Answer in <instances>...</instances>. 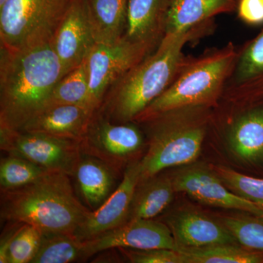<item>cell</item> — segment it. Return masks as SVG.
<instances>
[{
    "instance_id": "2",
    "label": "cell",
    "mask_w": 263,
    "mask_h": 263,
    "mask_svg": "<svg viewBox=\"0 0 263 263\" xmlns=\"http://www.w3.org/2000/svg\"><path fill=\"white\" fill-rule=\"evenodd\" d=\"M196 32L164 34L155 51L108 89L97 111L114 123L134 122L179 75L186 63L183 48Z\"/></svg>"
},
{
    "instance_id": "7",
    "label": "cell",
    "mask_w": 263,
    "mask_h": 263,
    "mask_svg": "<svg viewBox=\"0 0 263 263\" xmlns=\"http://www.w3.org/2000/svg\"><path fill=\"white\" fill-rule=\"evenodd\" d=\"M133 123H114L96 110L80 141L81 152L124 174L145 145L143 133Z\"/></svg>"
},
{
    "instance_id": "23",
    "label": "cell",
    "mask_w": 263,
    "mask_h": 263,
    "mask_svg": "<svg viewBox=\"0 0 263 263\" xmlns=\"http://www.w3.org/2000/svg\"><path fill=\"white\" fill-rule=\"evenodd\" d=\"M57 105H81L95 110L89 100L87 57L80 65L62 78L53 88L46 108Z\"/></svg>"
},
{
    "instance_id": "8",
    "label": "cell",
    "mask_w": 263,
    "mask_h": 263,
    "mask_svg": "<svg viewBox=\"0 0 263 263\" xmlns=\"http://www.w3.org/2000/svg\"><path fill=\"white\" fill-rule=\"evenodd\" d=\"M0 147L8 155L18 156L48 171L70 177L82 155L80 142L23 130L0 129Z\"/></svg>"
},
{
    "instance_id": "1",
    "label": "cell",
    "mask_w": 263,
    "mask_h": 263,
    "mask_svg": "<svg viewBox=\"0 0 263 263\" xmlns=\"http://www.w3.org/2000/svg\"><path fill=\"white\" fill-rule=\"evenodd\" d=\"M63 77L52 43L20 51L0 48V129H22L46 108Z\"/></svg>"
},
{
    "instance_id": "33",
    "label": "cell",
    "mask_w": 263,
    "mask_h": 263,
    "mask_svg": "<svg viewBox=\"0 0 263 263\" xmlns=\"http://www.w3.org/2000/svg\"><path fill=\"white\" fill-rule=\"evenodd\" d=\"M235 2H236V1H237V0H235Z\"/></svg>"
},
{
    "instance_id": "3",
    "label": "cell",
    "mask_w": 263,
    "mask_h": 263,
    "mask_svg": "<svg viewBox=\"0 0 263 263\" xmlns=\"http://www.w3.org/2000/svg\"><path fill=\"white\" fill-rule=\"evenodd\" d=\"M70 178L48 171L26 186L1 191V220L30 224L43 233L74 234L91 211L76 196Z\"/></svg>"
},
{
    "instance_id": "24",
    "label": "cell",
    "mask_w": 263,
    "mask_h": 263,
    "mask_svg": "<svg viewBox=\"0 0 263 263\" xmlns=\"http://www.w3.org/2000/svg\"><path fill=\"white\" fill-rule=\"evenodd\" d=\"M185 263H263V252L238 245L179 249Z\"/></svg>"
},
{
    "instance_id": "18",
    "label": "cell",
    "mask_w": 263,
    "mask_h": 263,
    "mask_svg": "<svg viewBox=\"0 0 263 263\" xmlns=\"http://www.w3.org/2000/svg\"><path fill=\"white\" fill-rule=\"evenodd\" d=\"M235 0H171L164 34H176L196 28L212 17L234 9Z\"/></svg>"
},
{
    "instance_id": "32",
    "label": "cell",
    "mask_w": 263,
    "mask_h": 263,
    "mask_svg": "<svg viewBox=\"0 0 263 263\" xmlns=\"http://www.w3.org/2000/svg\"><path fill=\"white\" fill-rule=\"evenodd\" d=\"M5 1H6V0H0V6H2V5L4 4Z\"/></svg>"
},
{
    "instance_id": "15",
    "label": "cell",
    "mask_w": 263,
    "mask_h": 263,
    "mask_svg": "<svg viewBox=\"0 0 263 263\" xmlns=\"http://www.w3.org/2000/svg\"><path fill=\"white\" fill-rule=\"evenodd\" d=\"M96 110L76 105L47 107L20 130L80 142Z\"/></svg>"
},
{
    "instance_id": "22",
    "label": "cell",
    "mask_w": 263,
    "mask_h": 263,
    "mask_svg": "<svg viewBox=\"0 0 263 263\" xmlns=\"http://www.w3.org/2000/svg\"><path fill=\"white\" fill-rule=\"evenodd\" d=\"M86 260L84 241L71 233H43L31 263H69Z\"/></svg>"
},
{
    "instance_id": "27",
    "label": "cell",
    "mask_w": 263,
    "mask_h": 263,
    "mask_svg": "<svg viewBox=\"0 0 263 263\" xmlns=\"http://www.w3.org/2000/svg\"><path fill=\"white\" fill-rule=\"evenodd\" d=\"M212 170L233 193L263 209V179L240 174L226 166H214Z\"/></svg>"
},
{
    "instance_id": "21",
    "label": "cell",
    "mask_w": 263,
    "mask_h": 263,
    "mask_svg": "<svg viewBox=\"0 0 263 263\" xmlns=\"http://www.w3.org/2000/svg\"><path fill=\"white\" fill-rule=\"evenodd\" d=\"M97 43L122 39L127 23L128 0H87Z\"/></svg>"
},
{
    "instance_id": "9",
    "label": "cell",
    "mask_w": 263,
    "mask_h": 263,
    "mask_svg": "<svg viewBox=\"0 0 263 263\" xmlns=\"http://www.w3.org/2000/svg\"><path fill=\"white\" fill-rule=\"evenodd\" d=\"M153 51L124 37L110 44L96 43L87 57L91 107L98 110L108 89Z\"/></svg>"
},
{
    "instance_id": "13",
    "label": "cell",
    "mask_w": 263,
    "mask_h": 263,
    "mask_svg": "<svg viewBox=\"0 0 263 263\" xmlns=\"http://www.w3.org/2000/svg\"><path fill=\"white\" fill-rule=\"evenodd\" d=\"M140 160L128 164L113 193L97 210L90 212L74 235L81 241L122 226L128 221L133 195L140 181Z\"/></svg>"
},
{
    "instance_id": "10",
    "label": "cell",
    "mask_w": 263,
    "mask_h": 263,
    "mask_svg": "<svg viewBox=\"0 0 263 263\" xmlns=\"http://www.w3.org/2000/svg\"><path fill=\"white\" fill-rule=\"evenodd\" d=\"M88 259L99 252L110 249H168L177 250L171 229L165 223L152 219H133L84 240Z\"/></svg>"
},
{
    "instance_id": "11",
    "label": "cell",
    "mask_w": 263,
    "mask_h": 263,
    "mask_svg": "<svg viewBox=\"0 0 263 263\" xmlns=\"http://www.w3.org/2000/svg\"><path fill=\"white\" fill-rule=\"evenodd\" d=\"M51 43L64 76L89 56L97 43L87 0H70Z\"/></svg>"
},
{
    "instance_id": "12",
    "label": "cell",
    "mask_w": 263,
    "mask_h": 263,
    "mask_svg": "<svg viewBox=\"0 0 263 263\" xmlns=\"http://www.w3.org/2000/svg\"><path fill=\"white\" fill-rule=\"evenodd\" d=\"M175 191L187 194L202 203L262 216L263 209L230 191L213 170L202 166L182 169L172 178Z\"/></svg>"
},
{
    "instance_id": "19",
    "label": "cell",
    "mask_w": 263,
    "mask_h": 263,
    "mask_svg": "<svg viewBox=\"0 0 263 263\" xmlns=\"http://www.w3.org/2000/svg\"><path fill=\"white\" fill-rule=\"evenodd\" d=\"M230 149L248 164L263 162V109H254L238 118L229 135Z\"/></svg>"
},
{
    "instance_id": "5",
    "label": "cell",
    "mask_w": 263,
    "mask_h": 263,
    "mask_svg": "<svg viewBox=\"0 0 263 263\" xmlns=\"http://www.w3.org/2000/svg\"><path fill=\"white\" fill-rule=\"evenodd\" d=\"M238 53L233 45L187 63L172 84L134 122L183 109L203 108L215 103L233 70Z\"/></svg>"
},
{
    "instance_id": "31",
    "label": "cell",
    "mask_w": 263,
    "mask_h": 263,
    "mask_svg": "<svg viewBox=\"0 0 263 263\" xmlns=\"http://www.w3.org/2000/svg\"><path fill=\"white\" fill-rule=\"evenodd\" d=\"M238 15L246 23H263V0H238Z\"/></svg>"
},
{
    "instance_id": "26",
    "label": "cell",
    "mask_w": 263,
    "mask_h": 263,
    "mask_svg": "<svg viewBox=\"0 0 263 263\" xmlns=\"http://www.w3.org/2000/svg\"><path fill=\"white\" fill-rule=\"evenodd\" d=\"M222 222L240 246L263 252V215L226 216Z\"/></svg>"
},
{
    "instance_id": "17",
    "label": "cell",
    "mask_w": 263,
    "mask_h": 263,
    "mask_svg": "<svg viewBox=\"0 0 263 263\" xmlns=\"http://www.w3.org/2000/svg\"><path fill=\"white\" fill-rule=\"evenodd\" d=\"M119 176L103 161L82 153L72 178L85 205L92 212L113 193Z\"/></svg>"
},
{
    "instance_id": "29",
    "label": "cell",
    "mask_w": 263,
    "mask_h": 263,
    "mask_svg": "<svg viewBox=\"0 0 263 263\" xmlns=\"http://www.w3.org/2000/svg\"><path fill=\"white\" fill-rule=\"evenodd\" d=\"M238 80L253 81L263 76V32L249 45L240 58Z\"/></svg>"
},
{
    "instance_id": "28",
    "label": "cell",
    "mask_w": 263,
    "mask_h": 263,
    "mask_svg": "<svg viewBox=\"0 0 263 263\" xmlns=\"http://www.w3.org/2000/svg\"><path fill=\"white\" fill-rule=\"evenodd\" d=\"M43 233L36 227L21 224L12 237L8 248V263H31L42 240Z\"/></svg>"
},
{
    "instance_id": "6",
    "label": "cell",
    "mask_w": 263,
    "mask_h": 263,
    "mask_svg": "<svg viewBox=\"0 0 263 263\" xmlns=\"http://www.w3.org/2000/svg\"><path fill=\"white\" fill-rule=\"evenodd\" d=\"M70 0H6L0 6V48L11 51L53 41Z\"/></svg>"
},
{
    "instance_id": "16",
    "label": "cell",
    "mask_w": 263,
    "mask_h": 263,
    "mask_svg": "<svg viewBox=\"0 0 263 263\" xmlns=\"http://www.w3.org/2000/svg\"><path fill=\"white\" fill-rule=\"evenodd\" d=\"M171 0H128L124 37L155 51L165 32V19Z\"/></svg>"
},
{
    "instance_id": "25",
    "label": "cell",
    "mask_w": 263,
    "mask_h": 263,
    "mask_svg": "<svg viewBox=\"0 0 263 263\" xmlns=\"http://www.w3.org/2000/svg\"><path fill=\"white\" fill-rule=\"evenodd\" d=\"M47 170L18 157L8 155L0 162L1 191L26 186L48 173Z\"/></svg>"
},
{
    "instance_id": "20",
    "label": "cell",
    "mask_w": 263,
    "mask_h": 263,
    "mask_svg": "<svg viewBox=\"0 0 263 263\" xmlns=\"http://www.w3.org/2000/svg\"><path fill=\"white\" fill-rule=\"evenodd\" d=\"M158 175L138 183L132 200L128 221L154 219L172 202L176 193L172 179Z\"/></svg>"
},
{
    "instance_id": "14",
    "label": "cell",
    "mask_w": 263,
    "mask_h": 263,
    "mask_svg": "<svg viewBox=\"0 0 263 263\" xmlns=\"http://www.w3.org/2000/svg\"><path fill=\"white\" fill-rule=\"evenodd\" d=\"M165 224L172 232L177 250L238 243L224 224L195 211L176 213Z\"/></svg>"
},
{
    "instance_id": "4",
    "label": "cell",
    "mask_w": 263,
    "mask_h": 263,
    "mask_svg": "<svg viewBox=\"0 0 263 263\" xmlns=\"http://www.w3.org/2000/svg\"><path fill=\"white\" fill-rule=\"evenodd\" d=\"M200 108L176 110L138 123L146 126L148 137V148L140 160L139 183L197 160L206 129Z\"/></svg>"
},
{
    "instance_id": "30",
    "label": "cell",
    "mask_w": 263,
    "mask_h": 263,
    "mask_svg": "<svg viewBox=\"0 0 263 263\" xmlns=\"http://www.w3.org/2000/svg\"><path fill=\"white\" fill-rule=\"evenodd\" d=\"M117 249L133 263H185L182 254L175 249Z\"/></svg>"
}]
</instances>
